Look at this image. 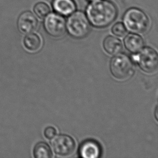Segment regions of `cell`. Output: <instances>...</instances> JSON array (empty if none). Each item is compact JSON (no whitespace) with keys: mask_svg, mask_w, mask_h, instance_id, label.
<instances>
[{"mask_svg":"<svg viewBox=\"0 0 158 158\" xmlns=\"http://www.w3.org/2000/svg\"><path fill=\"white\" fill-rule=\"evenodd\" d=\"M158 106L156 107V111H155V116H156V120H158Z\"/></svg>","mask_w":158,"mask_h":158,"instance_id":"cell-18","label":"cell"},{"mask_svg":"<svg viewBox=\"0 0 158 158\" xmlns=\"http://www.w3.org/2000/svg\"><path fill=\"white\" fill-rule=\"evenodd\" d=\"M89 1H91V2H92V1H97V0H89Z\"/></svg>","mask_w":158,"mask_h":158,"instance_id":"cell-19","label":"cell"},{"mask_svg":"<svg viewBox=\"0 0 158 158\" xmlns=\"http://www.w3.org/2000/svg\"><path fill=\"white\" fill-rule=\"evenodd\" d=\"M52 5L56 13L65 16L72 14L76 9L73 0H53Z\"/></svg>","mask_w":158,"mask_h":158,"instance_id":"cell-10","label":"cell"},{"mask_svg":"<svg viewBox=\"0 0 158 158\" xmlns=\"http://www.w3.org/2000/svg\"><path fill=\"white\" fill-rule=\"evenodd\" d=\"M123 22L126 30L134 34L144 33L150 26L148 16L136 8H132L126 11L123 17Z\"/></svg>","mask_w":158,"mask_h":158,"instance_id":"cell-2","label":"cell"},{"mask_svg":"<svg viewBox=\"0 0 158 158\" xmlns=\"http://www.w3.org/2000/svg\"><path fill=\"white\" fill-rule=\"evenodd\" d=\"M44 28L50 36L59 38L63 36L66 32V23L61 15L52 13L45 17Z\"/></svg>","mask_w":158,"mask_h":158,"instance_id":"cell-6","label":"cell"},{"mask_svg":"<svg viewBox=\"0 0 158 158\" xmlns=\"http://www.w3.org/2000/svg\"><path fill=\"white\" fill-rule=\"evenodd\" d=\"M52 148L56 154L62 156L73 154L76 148V143L72 137L66 135H60L52 141Z\"/></svg>","mask_w":158,"mask_h":158,"instance_id":"cell-7","label":"cell"},{"mask_svg":"<svg viewBox=\"0 0 158 158\" xmlns=\"http://www.w3.org/2000/svg\"><path fill=\"white\" fill-rule=\"evenodd\" d=\"M112 32L116 36L123 37L127 34V30L123 24L117 23L112 28Z\"/></svg>","mask_w":158,"mask_h":158,"instance_id":"cell-16","label":"cell"},{"mask_svg":"<svg viewBox=\"0 0 158 158\" xmlns=\"http://www.w3.org/2000/svg\"><path fill=\"white\" fill-rule=\"evenodd\" d=\"M56 135H57V131L56 130V128L52 126L47 127L45 128L44 132V135L45 138L50 140L53 139Z\"/></svg>","mask_w":158,"mask_h":158,"instance_id":"cell-17","label":"cell"},{"mask_svg":"<svg viewBox=\"0 0 158 158\" xmlns=\"http://www.w3.org/2000/svg\"><path fill=\"white\" fill-rule=\"evenodd\" d=\"M101 148L94 140H89L81 143L79 150L80 156L85 158H97L101 156Z\"/></svg>","mask_w":158,"mask_h":158,"instance_id":"cell-9","label":"cell"},{"mask_svg":"<svg viewBox=\"0 0 158 158\" xmlns=\"http://www.w3.org/2000/svg\"><path fill=\"white\" fill-rule=\"evenodd\" d=\"M17 27L23 34H29L36 31L39 22L36 16L30 11H26L19 15L17 19Z\"/></svg>","mask_w":158,"mask_h":158,"instance_id":"cell-8","label":"cell"},{"mask_svg":"<svg viewBox=\"0 0 158 158\" xmlns=\"http://www.w3.org/2000/svg\"><path fill=\"white\" fill-rule=\"evenodd\" d=\"M34 11L35 14L40 19H43L49 14L50 9L47 3L44 2H40L35 4L34 7Z\"/></svg>","mask_w":158,"mask_h":158,"instance_id":"cell-15","label":"cell"},{"mask_svg":"<svg viewBox=\"0 0 158 158\" xmlns=\"http://www.w3.org/2000/svg\"><path fill=\"white\" fill-rule=\"evenodd\" d=\"M66 30L74 39L85 37L89 33L90 26L85 14L79 11L71 14L66 22Z\"/></svg>","mask_w":158,"mask_h":158,"instance_id":"cell-3","label":"cell"},{"mask_svg":"<svg viewBox=\"0 0 158 158\" xmlns=\"http://www.w3.org/2000/svg\"><path fill=\"white\" fill-rule=\"evenodd\" d=\"M23 44L27 49L30 52H37L41 47L42 40L38 35L29 33L23 40Z\"/></svg>","mask_w":158,"mask_h":158,"instance_id":"cell-13","label":"cell"},{"mask_svg":"<svg viewBox=\"0 0 158 158\" xmlns=\"http://www.w3.org/2000/svg\"><path fill=\"white\" fill-rule=\"evenodd\" d=\"M103 47L105 52L111 55H116L123 50L122 42L117 37L112 36L105 38L103 42Z\"/></svg>","mask_w":158,"mask_h":158,"instance_id":"cell-12","label":"cell"},{"mask_svg":"<svg viewBox=\"0 0 158 158\" xmlns=\"http://www.w3.org/2000/svg\"><path fill=\"white\" fill-rule=\"evenodd\" d=\"M33 154L35 158H50L52 157L51 148L44 142H39L35 146Z\"/></svg>","mask_w":158,"mask_h":158,"instance_id":"cell-14","label":"cell"},{"mask_svg":"<svg viewBox=\"0 0 158 158\" xmlns=\"http://www.w3.org/2000/svg\"><path fill=\"white\" fill-rule=\"evenodd\" d=\"M137 61L139 67L145 73H152L158 70V53L151 48L142 49L137 55Z\"/></svg>","mask_w":158,"mask_h":158,"instance_id":"cell-5","label":"cell"},{"mask_svg":"<svg viewBox=\"0 0 158 158\" xmlns=\"http://www.w3.org/2000/svg\"><path fill=\"white\" fill-rule=\"evenodd\" d=\"M124 43L126 49L132 53H138L144 45L143 38L134 34L128 35L124 39Z\"/></svg>","mask_w":158,"mask_h":158,"instance_id":"cell-11","label":"cell"},{"mask_svg":"<svg viewBox=\"0 0 158 158\" xmlns=\"http://www.w3.org/2000/svg\"><path fill=\"white\" fill-rule=\"evenodd\" d=\"M110 71L116 79L125 81L132 76L135 68L132 60L128 56L119 53L111 60Z\"/></svg>","mask_w":158,"mask_h":158,"instance_id":"cell-4","label":"cell"},{"mask_svg":"<svg viewBox=\"0 0 158 158\" xmlns=\"http://www.w3.org/2000/svg\"><path fill=\"white\" fill-rule=\"evenodd\" d=\"M88 21L98 28L106 27L113 23L118 15L117 6L109 0L92 1L86 10Z\"/></svg>","mask_w":158,"mask_h":158,"instance_id":"cell-1","label":"cell"}]
</instances>
